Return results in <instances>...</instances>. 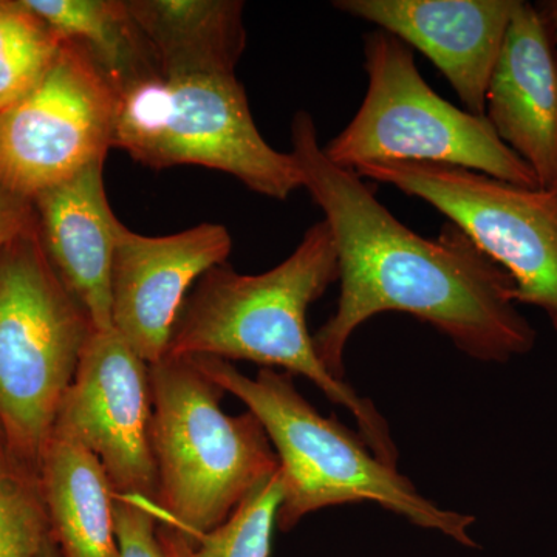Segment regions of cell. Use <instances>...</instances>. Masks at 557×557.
Here are the masks:
<instances>
[{
  "instance_id": "obj_15",
  "label": "cell",
  "mask_w": 557,
  "mask_h": 557,
  "mask_svg": "<svg viewBox=\"0 0 557 557\" xmlns=\"http://www.w3.org/2000/svg\"><path fill=\"white\" fill-rule=\"evenodd\" d=\"M161 76H236L245 47L240 0H127Z\"/></svg>"
},
{
  "instance_id": "obj_21",
  "label": "cell",
  "mask_w": 557,
  "mask_h": 557,
  "mask_svg": "<svg viewBox=\"0 0 557 557\" xmlns=\"http://www.w3.org/2000/svg\"><path fill=\"white\" fill-rule=\"evenodd\" d=\"M152 502L113 494V519L121 557H164Z\"/></svg>"
},
{
  "instance_id": "obj_7",
  "label": "cell",
  "mask_w": 557,
  "mask_h": 557,
  "mask_svg": "<svg viewBox=\"0 0 557 557\" xmlns=\"http://www.w3.org/2000/svg\"><path fill=\"white\" fill-rule=\"evenodd\" d=\"M368 90L350 123L322 146L336 166L410 161L463 168L539 188L533 171L497 137L485 115L450 104L418 72L410 47L391 33L364 36Z\"/></svg>"
},
{
  "instance_id": "obj_18",
  "label": "cell",
  "mask_w": 557,
  "mask_h": 557,
  "mask_svg": "<svg viewBox=\"0 0 557 557\" xmlns=\"http://www.w3.org/2000/svg\"><path fill=\"white\" fill-rule=\"evenodd\" d=\"M50 537L40 469L14 453L0 426V557H40Z\"/></svg>"
},
{
  "instance_id": "obj_13",
  "label": "cell",
  "mask_w": 557,
  "mask_h": 557,
  "mask_svg": "<svg viewBox=\"0 0 557 557\" xmlns=\"http://www.w3.org/2000/svg\"><path fill=\"white\" fill-rule=\"evenodd\" d=\"M485 116L497 137L557 193V53L539 7L516 0L487 84Z\"/></svg>"
},
{
  "instance_id": "obj_20",
  "label": "cell",
  "mask_w": 557,
  "mask_h": 557,
  "mask_svg": "<svg viewBox=\"0 0 557 557\" xmlns=\"http://www.w3.org/2000/svg\"><path fill=\"white\" fill-rule=\"evenodd\" d=\"M282 500L284 486L277 469L237 505L225 522L194 541V557H270Z\"/></svg>"
},
{
  "instance_id": "obj_5",
  "label": "cell",
  "mask_w": 557,
  "mask_h": 557,
  "mask_svg": "<svg viewBox=\"0 0 557 557\" xmlns=\"http://www.w3.org/2000/svg\"><path fill=\"white\" fill-rule=\"evenodd\" d=\"M91 330L35 223L0 252V426L39 469Z\"/></svg>"
},
{
  "instance_id": "obj_3",
  "label": "cell",
  "mask_w": 557,
  "mask_h": 557,
  "mask_svg": "<svg viewBox=\"0 0 557 557\" xmlns=\"http://www.w3.org/2000/svg\"><path fill=\"white\" fill-rule=\"evenodd\" d=\"M193 359L225 394L239 398L265 429L284 486L278 530H293L319 509L375 504L412 525L437 531L463 547H478L471 536L474 516L438 507L421 496L364 440L355 437L336 418L321 416L299 394L289 373L259 369L256 376H248L225 359Z\"/></svg>"
},
{
  "instance_id": "obj_12",
  "label": "cell",
  "mask_w": 557,
  "mask_h": 557,
  "mask_svg": "<svg viewBox=\"0 0 557 557\" xmlns=\"http://www.w3.org/2000/svg\"><path fill=\"white\" fill-rule=\"evenodd\" d=\"M333 7L421 51L465 110L485 115L487 84L516 0H336Z\"/></svg>"
},
{
  "instance_id": "obj_2",
  "label": "cell",
  "mask_w": 557,
  "mask_h": 557,
  "mask_svg": "<svg viewBox=\"0 0 557 557\" xmlns=\"http://www.w3.org/2000/svg\"><path fill=\"white\" fill-rule=\"evenodd\" d=\"M338 278V256L325 220L310 226L295 251L265 273L214 267L186 299L166 357L251 361L260 369L304 376L333 405L348 410L369 449L397 468L398 449L386 418L325 369L307 327V311Z\"/></svg>"
},
{
  "instance_id": "obj_10",
  "label": "cell",
  "mask_w": 557,
  "mask_h": 557,
  "mask_svg": "<svg viewBox=\"0 0 557 557\" xmlns=\"http://www.w3.org/2000/svg\"><path fill=\"white\" fill-rule=\"evenodd\" d=\"M150 369L115 329L91 330L53 431L101 461L113 494L157 504Z\"/></svg>"
},
{
  "instance_id": "obj_23",
  "label": "cell",
  "mask_w": 557,
  "mask_h": 557,
  "mask_svg": "<svg viewBox=\"0 0 557 557\" xmlns=\"http://www.w3.org/2000/svg\"><path fill=\"white\" fill-rule=\"evenodd\" d=\"M157 533H159V541L161 548H163L164 557H194V549L189 539L183 536L174 527L159 522Z\"/></svg>"
},
{
  "instance_id": "obj_9",
  "label": "cell",
  "mask_w": 557,
  "mask_h": 557,
  "mask_svg": "<svg viewBox=\"0 0 557 557\" xmlns=\"http://www.w3.org/2000/svg\"><path fill=\"white\" fill-rule=\"evenodd\" d=\"M119 94L78 44L62 42L38 86L0 113V185L33 200L113 148Z\"/></svg>"
},
{
  "instance_id": "obj_6",
  "label": "cell",
  "mask_w": 557,
  "mask_h": 557,
  "mask_svg": "<svg viewBox=\"0 0 557 557\" xmlns=\"http://www.w3.org/2000/svg\"><path fill=\"white\" fill-rule=\"evenodd\" d=\"M113 148L150 170L194 164L252 193L287 200L302 188L292 152L262 137L236 76H152L119 94Z\"/></svg>"
},
{
  "instance_id": "obj_16",
  "label": "cell",
  "mask_w": 557,
  "mask_h": 557,
  "mask_svg": "<svg viewBox=\"0 0 557 557\" xmlns=\"http://www.w3.org/2000/svg\"><path fill=\"white\" fill-rule=\"evenodd\" d=\"M40 482L62 557H121L112 485L86 446L53 431L40 458Z\"/></svg>"
},
{
  "instance_id": "obj_1",
  "label": "cell",
  "mask_w": 557,
  "mask_h": 557,
  "mask_svg": "<svg viewBox=\"0 0 557 557\" xmlns=\"http://www.w3.org/2000/svg\"><path fill=\"white\" fill-rule=\"evenodd\" d=\"M292 146L338 256V307L313 335L335 379L346 380L354 333L388 311L426 322L480 362L504 364L533 350L536 330L518 309L511 277L463 231L448 222L428 239L399 222L364 178L325 157L309 112L293 119Z\"/></svg>"
},
{
  "instance_id": "obj_24",
  "label": "cell",
  "mask_w": 557,
  "mask_h": 557,
  "mask_svg": "<svg viewBox=\"0 0 557 557\" xmlns=\"http://www.w3.org/2000/svg\"><path fill=\"white\" fill-rule=\"evenodd\" d=\"M539 9H541L542 14H544L545 20H547L548 22L553 39H555L557 53V0H552V2L542 3V7H539Z\"/></svg>"
},
{
  "instance_id": "obj_17",
  "label": "cell",
  "mask_w": 557,
  "mask_h": 557,
  "mask_svg": "<svg viewBox=\"0 0 557 557\" xmlns=\"http://www.w3.org/2000/svg\"><path fill=\"white\" fill-rule=\"evenodd\" d=\"M65 40L78 44L116 94L160 75L127 0H22Z\"/></svg>"
},
{
  "instance_id": "obj_19",
  "label": "cell",
  "mask_w": 557,
  "mask_h": 557,
  "mask_svg": "<svg viewBox=\"0 0 557 557\" xmlns=\"http://www.w3.org/2000/svg\"><path fill=\"white\" fill-rule=\"evenodd\" d=\"M62 42L22 0H0V113L38 86Z\"/></svg>"
},
{
  "instance_id": "obj_22",
  "label": "cell",
  "mask_w": 557,
  "mask_h": 557,
  "mask_svg": "<svg viewBox=\"0 0 557 557\" xmlns=\"http://www.w3.org/2000/svg\"><path fill=\"white\" fill-rule=\"evenodd\" d=\"M36 223L32 200L0 185V252Z\"/></svg>"
},
{
  "instance_id": "obj_14",
  "label": "cell",
  "mask_w": 557,
  "mask_h": 557,
  "mask_svg": "<svg viewBox=\"0 0 557 557\" xmlns=\"http://www.w3.org/2000/svg\"><path fill=\"white\" fill-rule=\"evenodd\" d=\"M104 161L32 200L42 247L94 329H113L112 267L124 223L110 208Z\"/></svg>"
},
{
  "instance_id": "obj_11",
  "label": "cell",
  "mask_w": 557,
  "mask_h": 557,
  "mask_svg": "<svg viewBox=\"0 0 557 557\" xmlns=\"http://www.w3.org/2000/svg\"><path fill=\"white\" fill-rule=\"evenodd\" d=\"M231 248L228 230L218 223L161 237L123 226L112 267L113 329L149 366L166 357L194 282L226 263Z\"/></svg>"
},
{
  "instance_id": "obj_4",
  "label": "cell",
  "mask_w": 557,
  "mask_h": 557,
  "mask_svg": "<svg viewBox=\"0 0 557 557\" xmlns=\"http://www.w3.org/2000/svg\"><path fill=\"white\" fill-rule=\"evenodd\" d=\"M149 369L159 475L153 515L193 545L277 471L278 458L249 410L233 417L222 409L225 391L193 358L164 357Z\"/></svg>"
},
{
  "instance_id": "obj_25",
  "label": "cell",
  "mask_w": 557,
  "mask_h": 557,
  "mask_svg": "<svg viewBox=\"0 0 557 557\" xmlns=\"http://www.w3.org/2000/svg\"><path fill=\"white\" fill-rule=\"evenodd\" d=\"M40 557H62L60 548H58L53 536H51L50 541L47 542L46 548H44L42 555H40Z\"/></svg>"
},
{
  "instance_id": "obj_8",
  "label": "cell",
  "mask_w": 557,
  "mask_h": 557,
  "mask_svg": "<svg viewBox=\"0 0 557 557\" xmlns=\"http://www.w3.org/2000/svg\"><path fill=\"white\" fill-rule=\"evenodd\" d=\"M359 177L426 201L507 271L515 300L544 311L557 332V193L523 188L463 168L379 161Z\"/></svg>"
}]
</instances>
